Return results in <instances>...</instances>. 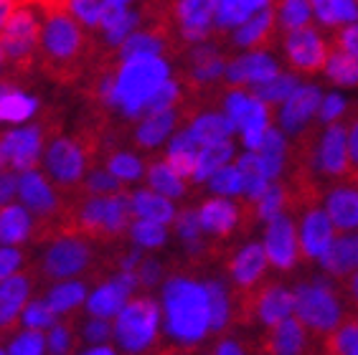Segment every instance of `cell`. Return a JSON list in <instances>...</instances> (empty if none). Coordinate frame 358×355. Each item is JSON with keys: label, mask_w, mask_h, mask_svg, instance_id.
<instances>
[{"label": "cell", "mask_w": 358, "mask_h": 355, "mask_svg": "<svg viewBox=\"0 0 358 355\" xmlns=\"http://www.w3.org/2000/svg\"><path fill=\"white\" fill-rule=\"evenodd\" d=\"M203 264L171 259L160 282V353H201L211 338Z\"/></svg>", "instance_id": "1"}, {"label": "cell", "mask_w": 358, "mask_h": 355, "mask_svg": "<svg viewBox=\"0 0 358 355\" xmlns=\"http://www.w3.org/2000/svg\"><path fill=\"white\" fill-rule=\"evenodd\" d=\"M41 13L38 71L56 87H76L99 54L94 31L84 28L69 10V0H26Z\"/></svg>", "instance_id": "2"}, {"label": "cell", "mask_w": 358, "mask_h": 355, "mask_svg": "<svg viewBox=\"0 0 358 355\" xmlns=\"http://www.w3.org/2000/svg\"><path fill=\"white\" fill-rule=\"evenodd\" d=\"M69 213L74 221V231L87 236L99 246L130 241V224L135 219L130 188L112 196H92V193H71Z\"/></svg>", "instance_id": "3"}, {"label": "cell", "mask_w": 358, "mask_h": 355, "mask_svg": "<svg viewBox=\"0 0 358 355\" xmlns=\"http://www.w3.org/2000/svg\"><path fill=\"white\" fill-rule=\"evenodd\" d=\"M64 130V112L54 104L38 110V119L21 130L0 132V171L26 173L38 168L46 145Z\"/></svg>", "instance_id": "4"}, {"label": "cell", "mask_w": 358, "mask_h": 355, "mask_svg": "<svg viewBox=\"0 0 358 355\" xmlns=\"http://www.w3.org/2000/svg\"><path fill=\"white\" fill-rule=\"evenodd\" d=\"M43 254L38 261L28 256V266L34 272V280L38 287H48L54 282L74 280V277H87L96 272V266L102 261V252L94 249V241L79 233L59 236V239L43 244Z\"/></svg>", "instance_id": "5"}, {"label": "cell", "mask_w": 358, "mask_h": 355, "mask_svg": "<svg viewBox=\"0 0 358 355\" xmlns=\"http://www.w3.org/2000/svg\"><path fill=\"white\" fill-rule=\"evenodd\" d=\"M41 13L38 8L15 0L6 23L0 28V51L3 71L18 76H34L38 71V48H41Z\"/></svg>", "instance_id": "6"}, {"label": "cell", "mask_w": 358, "mask_h": 355, "mask_svg": "<svg viewBox=\"0 0 358 355\" xmlns=\"http://www.w3.org/2000/svg\"><path fill=\"white\" fill-rule=\"evenodd\" d=\"M112 342L122 353H160V302L148 292H132L112 317Z\"/></svg>", "instance_id": "7"}, {"label": "cell", "mask_w": 358, "mask_h": 355, "mask_svg": "<svg viewBox=\"0 0 358 355\" xmlns=\"http://www.w3.org/2000/svg\"><path fill=\"white\" fill-rule=\"evenodd\" d=\"M168 76H171V61L163 56L145 54L122 61L117 71V84H115V96H112L115 115L122 119H138V112L145 99L166 82Z\"/></svg>", "instance_id": "8"}, {"label": "cell", "mask_w": 358, "mask_h": 355, "mask_svg": "<svg viewBox=\"0 0 358 355\" xmlns=\"http://www.w3.org/2000/svg\"><path fill=\"white\" fill-rule=\"evenodd\" d=\"M292 297H295V314L310 335L320 345V338L331 333L338 322L343 320L351 310L345 307L343 294L338 289V280H313V282H295L292 284Z\"/></svg>", "instance_id": "9"}, {"label": "cell", "mask_w": 358, "mask_h": 355, "mask_svg": "<svg viewBox=\"0 0 358 355\" xmlns=\"http://www.w3.org/2000/svg\"><path fill=\"white\" fill-rule=\"evenodd\" d=\"M43 173L64 196H71L90 173V160L82 143L74 135L54 137L43 150Z\"/></svg>", "instance_id": "10"}, {"label": "cell", "mask_w": 358, "mask_h": 355, "mask_svg": "<svg viewBox=\"0 0 358 355\" xmlns=\"http://www.w3.org/2000/svg\"><path fill=\"white\" fill-rule=\"evenodd\" d=\"M282 51L285 61L295 74H320L328 61V51H331V41H325L323 34L315 26L305 23L300 28L285 31L282 34Z\"/></svg>", "instance_id": "11"}, {"label": "cell", "mask_w": 358, "mask_h": 355, "mask_svg": "<svg viewBox=\"0 0 358 355\" xmlns=\"http://www.w3.org/2000/svg\"><path fill=\"white\" fill-rule=\"evenodd\" d=\"M264 252L269 266L280 274H292L300 264V241H297V219L289 211L272 216L264 224Z\"/></svg>", "instance_id": "12"}, {"label": "cell", "mask_w": 358, "mask_h": 355, "mask_svg": "<svg viewBox=\"0 0 358 355\" xmlns=\"http://www.w3.org/2000/svg\"><path fill=\"white\" fill-rule=\"evenodd\" d=\"M36 287L34 272L31 266H23V272L18 269L15 274L6 277L0 282V342L8 345V340L15 335V330H21V312L26 307V302L31 300Z\"/></svg>", "instance_id": "13"}, {"label": "cell", "mask_w": 358, "mask_h": 355, "mask_svg": "<svg viewBox=\"0 0 358 355\" xmlns=\"http://www.w3.org/2000/svg\"><path fill=\"white\" fill-rule=\"evenodd\" d=\"M257 353L262 355H303L317 353V340L310 330L297 320L295 314L277 322L275 328L259 330L257 335Z\"/></svg>", "instance_id": "14"}, {"label": "cell", "mask_w": 358, "mask_h": 355, "mask_svg": "<svg viewBox=\"0 0 358 355\" xmlns=\"http://www.w3.org/2000/svg\"><path fill=\"white\" fill-rule=\"evenodd\" d=\"M295 310V297L292 287H287L282 280L267 277L252 289V320L255 328H275Z\"/></svg>", "instance_id": "15"}, {"label": "cell", "mask_w": 358, "mask_h": 355, "mask_svg": "<svg viewBox=\"0 0 358 355\" xmlns=\"http://www.w3.org/2000/svg\"><path fill=\"white\" fill-rule=\"evenodd\" d=\"M353 110H356V104H353ZM353 110L336 122H328L325 132L320 135L317 163H320V175L328 185L348 178V122H351Z\"/></svg>", "instance_id": "16"}, {"label": "cell", "mask_w": 358, "mask_h": 355, "mask_svg": "<svg viewBox=\"0 0 358 355\" xmlns=\"http://www.w3.org/2000/svg\"><path fill=\"white\" fill-rule=\"evenodd\" d=\"M18 198L28 208V213H34V219L59 213L69 205V198L48 180L46 173L36 168L18 173Z\"/></svg>", "instance_id": "17"}, {"label": "cell", "mask_w": 358, "mask_h": 355, "mask_svg": "<svg viewBox=\"0 0 358 355\" xmlns=\"http://www.w3.org/2000/svg\"><path fill=\"white\" fill-rule=\"evenodd\" d=\"M297 221H300V229H297V241H300V261H317L320 254L328 249V244L336 236V229H333L328 213H325L323 203H313L305 205L300 211L292 213Z\"/></svg>", "instance_id": "18"}, {"label": "cell", "mask_w": 358, "mask_h": 355, "mask_svg": "<svg viewBox=\"0 0 358 355\" xmlns=\"http://www.w3.org/2000/svg\"><path fill=\"white\" fill-rule=\"evenodd\" d=\"M31 76H18L10 71L0 74V124H21L38 115L41 102L28 92Z\"/></svg>", "instance_id": "19"}, {"label": "cell", "mask_w": 358, "mask_h": 355, "mask_svg": "<svg viewBox=\"0 0 358 355\" xmlns=\"http://www.w3.org/2000/svg\"><path fill=\"white\" fill-rule=\"evenodd\" d=\"M231 284L239 289H255L262 280H267L269 272V259L264 252V244H244L239 249L229 254V259L224 261Z\"/></svg>", "instance_id": "20"}, {"label": "cell", "mask_w": 358, "mask_h": 355, "mask_svg": "<svg viewBox=\"0 0 358 355\" xmlns=\"http://www.w3.org/2000/svg\"><path fill=\"white\" fill-rule=\"evenodd\" d=\"M277 36H280V28L275 21V10H272V6H267L255 10L252 18H247L241 26L234 28L229 46L244 48V51H267L275 46Z\"/></svg>", "instance_id": "21"}, {"label": "cell", "mask_w": 358, "mask_h": 355, "mask_svg": "<svg viewBox=\"0 0 358 355\" xmlns=\"http://www.w3.org/2000/svg\"><path fill=\"white\" fill-rule=\"evenodd\" d=\"M325 213L336 231H356L358 229V183L343 178L325 191Z\"/></svg>", "instance_id": "22"}, {"label": "cell", "mask_w": 358, "mask_h": 355, "mask_svg": "<svg viewBox=\"0 0 358 355\" xmlns=\"http://www.w3.org/2000/svg\"><path fill=\"white\" fill-rule=\"evenodd\" d=\"M275 59L267 56V51H249V54L231 56V61L227 66V74H224V84L227 87H241L247 89L252 84L267 82L277 74Z\"/></svg>", "instance_id": "23"}, {"label": "cell", "mask_w": 358, "mask_h": 355, "mask_svg": "<svg viewBox=\"0 0 358 355\" xmlns=\"http://www.w3.org/2000/svg\"><path fill=\"white\" fill-rule=\"evenodd\" d=\"M183 127V117H180V104L178 107H173V110L166 112H158V115H148L143 119H138V124L130 130L127 140L135 150H143V152H152L158 147L168 135H171L176 127Z\"/></svg>", "instance_id": "24"}, {"label": "cell", "mask_w": 358, "mask_h": 355, "mask_svg": "<svg viewBox=\"0 0 358 355\" xmlns=\"http://www.w3.org/2000/svg\"><path fill=\"white\" fill-rule=\"evenodd\" d=\"M320 266L333 280H343L358 269V229L356 231H336L333 241L320 254Z\"/></svg>", "instance_id": "25"}, {"label": "cell", "mask_w": 358, "mask_h": 355, "mask_svg": "<svg viewBox=\"0 0 358 355\" xmlns=\"http://www.w3.org/2000/svg\"><path fill=\"white\" fill-rule=\"evenodd\" d=\"M323 102V92L313 84H305V87H297L292 94L282 102V112L277 115L282 130L295 135L300 127L310 122V117L317 115V107Z\"/></svg>", "instance_id": "26"}, {"label": "cell", "mask_w": 358, "mask_h": 355, "mask_svg": "<svg viewBox=\"0 0 358 355\" xmlns=\"http://www.w3.org/2000/svg\"><path fill=\"white\" fill-rule=\"evenodd\" d=\"M90 287H94V284L87 277H74V280H62L48 284L41 297L48 302V307L54 310L56 314H66V312H74L87 300Z\"/></svg>", "instance_id": "27"}, {"label": "cell", "mask_w": 358, "mask_h": 355, "mask_svg": "<svg viewBox=\"0 0 358 355\" xmlns=\"http://www.w3.org/2000/svg\"><path fill=\"white\" fill-rule=\"evenodd\" d=\"M145 180L152 191L163 193L168 198H186L188 185L183 183V178L173 171L171 165L163 160V155H148L145 157Z\"/></svg>", "instance_id": "28"}, {"label": "cell", "mask_w": 358, "mask_h": 355, "mask_svg": "<svg viewBox=\"0 0 358 355\" xmlns=\"http://www.w3.org/2000/svg\"><path fill=\"white\" fill-rule=\"evenodd\" d=\"M255 152L259 155L262 173L267 180L282 178V173L287 171V143H285L282 132L269 124L267 130H264L262 143H259V147Z\"/></svg>", "instance_id": "29"}, {"label": "cell", "mask_w": 358, "mask_h": 355, "mask_svg": "<svg viewBox=\"0 0 358 355\" xmlns=\"http://www.w3.org/2000/svg\"><path fill=\"white\" fill-rule=\"evenodd\" d=\"M82 350V333H79V312L59 314V320L46 333V353L66 355Z\"/></svg>", "instance_id": "30"}, {"label": "cell", "mask_w": 358, "mask_h": 355, "mask_svg": "<svg viewBox=\"0 0 358 355\" xmlns=\"http://www.w3.org/2000/svg\"><path fill=\"white\" fill-rule=\"evenodd\" d=\"M317 353L325 355H358V312H348L331 333L320 338Z\"/></svg>", "instance_id": "31"}, {"label": "cell", "mask_w": 358, "mask_h": 355, "mask_svg": "<svg viewBox=\"0 0 358 355\" xmlns=\"http://www.w3.org/2000/svg\"><path fill=\"white\" fill-rule=\"evenodd\" d=\"M130 198H132V211L140 219H150L166 226L173 224V219H176V205L171 203V198L158 191H152V188L130 191Z\"/></svg>", "instance_id": "32"}, {"label": "cell", "mask_w": 358, "mask_h": 355, "mask_svg": "<svg viewBox=\"0 0 358 355\" xmlns=\"http://www.w3.org/2000/svg\"><path fill=\"white\" fill-rule=\"evenodd\" d=\"M31 233V216L23 203H6L0 208V246H23Z\"/></svg>", "instance_id": "33"}, {"label": "cell", "mask_w": 358, "mask_h": 355, "mask_svg": "<svg viewBox=\"0 0 358 355\" xmlns=\"http://www.w3.org/2000/svg\"><path fill=\"white\" fill-rule=\"evenodd\" d=\"M127 297H130V292H127L117 280L110 277V280H104L96 284L92 297L87 300V312L94 314V317H107V320H112V317L120 312V307L127 302Z\"/></svg>", "instance_id": "34"}, {"label": "cell", "mask_w": 358, "mask_h": 355, "mask_svg": "<svg viewBox=\"0 0 358 355\" xmlns=\"http://www.w3.org/2000/svg\"><path fill=\"white\" fill-rule=\"evenodd\" d=\"M186 127L193 132V137H196L201 145H211V143H219V140H227V137H231V132L236 130L234 122H231L224 112H214V110L199 112Z\"/></svg>", "instance_id": "35"}, {"label": "cell", "mask_w": 358, "mask_h": 355, "mask_svg": "<svg viewBox=\"0 0 358 355\" xmlns=\"http://www.w3.org/2000/svg\"><path fill=\"white\" fill-rule=\"evenodd\" d=\"M231 157H234V143H231V137L219 140V143L203 145L199 150V157H196V173H193L191 183H203L216 168L227 165Z\"/></svg>", "instance_id": "36"}, {"label": "cell", "mask_w": 358, "mask_h": 355, "mask_svg": "<svg viewBox=\"0 0 358 355\" xmlns=\"http://www.w3.org/2000/svg\"><path fill=\"white\" fill-rule=\"evenodd\" d=\"M102 165L112 175H117L122 183H138L140 178L145 175V160L138 157L135 152L130 150H120V147H110V150L104 152V160Z\"/></svg>", "instance_id": "37"}, {"label": "cell", "mask_w": 358, "mask_h": 355, "mask_svg": "<svg viewBox=\"0 0 358 355\" xmlns=\"http://www.w3.org/2000/svg\"><path fill=\"white\" fill-rule=\"evenodd\" d=\"M241 171V198L247 201H259V196L264 193V188L269 185V180L262 173V163H259V155L255 150L244 152V155L236 160Z\"/></svg>", "instance_id": "38"}, {"label": "cell", "mask_w": 358, "mask_h": 355, "mask_svg": "<svg viewBox=\"0 0 358 355\" xmlns=\"http://www.w3.org/2000/svg\"><path fill=\"white\" fill-rule=\"evenodd\" d=\"M323 71L336 87H358V59L341 51V48H336L333 43H331V51H328V61H325Z\"/></svg>", "instance_id": "39"}, {"label": "cell", "mask_w": 358, "mask_h": 355, "mask_svg": "<svg viewBox=\"0 0 358 355\" xmlns=\"http://www.w3.org/2000/svg\"><path fill=\"white\" fill-rule=\"evenodd\" d=\"M272 10H275V21L280 31H292V28H300L305 23H310L313 18V6L310 0H272L269 3Z\"/></svg>", "instance_id": "40"}, {"label": "cell", "mask_w": 358, "mask_h": 355, "mask_svg": "<svg viewBox=\"0 0 358 355\" xmlns=\"http://www.w3.org/2000/svg\"><path fill=\"white\" fill-rule=\"evenodd\" d=\"M297 87H300V84H297L295 76L277 71L272 79H267V82H259V84H252V87H247V89L257 96V99H262L264 104H269V107H277V104H282Z\"/></svg>", "instance_id": "41"}, {"label": "cell", "mask_w": 358, "mask_h": 355, "mask_svg": "<svg viewBox=\"0 0 358 355\" xmlns=\"http://www.w3.org/2000/svg\"><path fill=\"white\" fill-rule=\"evenodd\" d=\"M127 239H130L135 246H140V249L155 252V249H163V246L168 244V229H166V224H158V221L135 216L130 224Z\"/></svg>", "instance_id": "42"}, {"label": "cell", "mask_w": 358, "mask_h": 355, "mask_svg": "<svg viewBox=\"0 0 358 355\" xmlns=\"http://www.w3.org/2000/svg\"><path fill=\"white\" fill-rule=\"evenodd\" d=\"M289 196H287V180H269V185L264 188V193L257 201V216H259V224H267L272 216L287 211Z\"/></svg>", "instance_id": "43"}, {"label": "cell", "mask_w": 358, "mask_h": 355, "mask_svg": "<svg viewBox=\"0 0 358 355\" xmlns=\"http://www.w3.org/2000/svg\"><path fill=\"white\" fill-rule=\"evenodd\" d=\"M130 185L122 183L117 175H112L104 165H99V168H92L87 175H84V180L79 183V188H76L74 193H92V196H112V193H120V191H127Z\"/></svg>", "instance_id": "44"}, {"label": "cell", "mask_w": 358, "mask_h": 355, "mask_svg": "<svg viewBox=\"0 0 358 355\" xmlns=\"http://www.w3.org/2000/svg\"><path fill=\"white\" fill-rule=\"evenodd\" d=\"M255 8L249 0H219L214 13V26L221 28V31H234L236 26L252 18Z\"/></svg>", "instance_id": "45"}, {"label": "cell", "mask_w": 358, "mask_h": 355, "mask_svg": "<svg viewBox=\"0 0 358 355\" xmlns=\"http://www.w3.org/2000/svg\"><path fill=\"white\" fill-rule=\"evenodd\" d=\"M208 183V191L216 193V196H231V198H236V196H241V171L239 165H221V168H216L211 175L206 178Z\"/></svg>", "instance_id": "46"}, {"label": "cell", "mask_w": 358, "mask_h": 355, "mask_svg": "<svg viewBox=\"0 0 358 355\" xmlns=\"http://www.w3.org/2000/svg\"><path fill=\"white\" fill-rule=\"evenodd\" d=\"M56 320H59V314L48 307V302L43 300L41 294H38V297H31V300L26 302L23 312H21V325H23V328L48 330Z\"/></svg>", "instance_id": "47"}, {"label": "cell", "mask_w": 358, "mask_h": 355, "mask_svg": "<svg viewBox=\"0 0 358 355\" xmlns=\"http://www.w3.org/2000/svg\"><path fill=\"white\" fill-rule=\"evenodd\" d=\"M6 353L10 355H41L46 353V335L43 330L26 328L23 333H15L6 345Z\"/></svg>", "instance_id": "48"}, {"label": "cell", "mask_w": 358, "mask_h": 355, "mask_svg": "<svg viewBox=\"0 0 358 355\" xmlns=\"http://www.w3.org/2000/svg\"><path fill=\"white\" fill-rule=\"evenodd\" d=\"M196 157H199V150H180V147H168L163 152V160L171 165L173 171L178 173L183 180H191L193 173H196Z\"/></svg>", "instance_id": "49"}, {"label": "cell", "mask_w": 358, "mask_h": 355, "mask_svg": "<svg viewBox=\"0 0 358 355\" xmlns=\"http://www.w3.org/2000/svg\"><path fill=\"white\" fill-rule=\"evenodd\" d=\"M69 10L84 28H90V31H99L102 0H69Z\"/></svg>", "instance_id": "50"}, {"label": "cell", "mask_w": 358, "mask_h": 355, "mask_svg": "<svg viewBox=\"0 0 358 355\" xmlns=\"http://www.w3.org/2000/svg\"><path fill=\"white\" fill-rule=\"evenodd\" d=\"M82 340H87L90 345L112 342V322L107 320V317H94V314H90V320L82 325Z\"/></svg>", "instance_id": "51"}, {"label": "cell", "mask_w": 358, "mask_h": 355, "mask_svg": "<svg viewBox=\"0 0 358 355\" xmlns=\"http://www.w3.org/2000/svg\"><path fill=\"white\" fill-rule=\"evenodd\" d=\"M351 110H353V104L345 102L341 94H328V96H323V102L317 107V122L320 124L336 122V119L345 117Z\"/></svg>", "instance_id": "52"}, {"label": "cell", "mask_w": 358, "mask_h": 355, "mask_svg": "<svg viewBox=\"0 0 358 355\" xmlns=\"http://www.w3.org/2000/svg\"><path fill=\"white\" fill-rule=\"evenodd\" d=\"M331 43L345 54H351L358 59V21L345 23V26L331 28Z\"/></svg>", "instance_id": "53"}, {"label": "cell", "mask_w": 358, "mask_h": 355, "mask_svg": "<svg viewBox=\"0 0 358 355\" xmlns=\"http://www.w3.org/2000/svg\"><path fill=\"white\" fill-rule=\"evenodd\" d=\"M28 261V252H23L21 246H0V282L23 269Z\"/></svg>", "instance_id": "54"}, {"label": "cell", "mask_w": 358, "mask_h": 355, "mask_svg": "<svg viewBox=\"0 0 358 355\" xmlns=\"http://www.w3.org/2000/svg\"><path fill=\"white\" fill-rule=\"evenodd\" d=\"M132 10H127V6H117V3H104L102 0V13H99V31H110L117 28L120 23H124L130 18Z\"/></svg>", "instance_id": "55"}, {"label": "cell", "mask_w": 358, "mask_h": 355, "mask_svg": "<svg viewBox=\"0 0 358 355\" xmlns=\"http://www.w3.org/2000/svg\"><path fill=\"white\" fill-rule=\"evenodd\" d=\"M348 178L358 183V110L348 122Z\"/></svg>", "instance_id": "56"}, {"label": "cell", "mask_w": 358, "mask_h": 355, "mask_svg": "<svg viewBox=\"0 0 358 355\" xmlns=\"http://www.w3.org/2000/svg\"><path fill=\"white\" fill-rule=\"evenodd\" d=\"M338 287H341V294H343L345 307L351 312H358V269L351 272L348 277L338 280Z\"/></svg>", "instance_id": "57"}, {"label": "cell", "mask_w": 358, "mask_h": 355, "mask_svg": "<svg viewBox=\"0 0 358 355\" xmlns=\"http://www.w3.org/2000/svg\"><path fill=\"white\" fill-rule=\"evenodd\" d=\"M15 193H18V173L0 171V208L6 203H13Z\"/></svg>", "instance_id": "58"}, {"label": "cell", "mask_w": 358, "mask_h": 355, "mask_svg": "<svg viewBox=\"0 0 358 355\" xmlns=\"http://www.w3.org/2000/svg\"><path fill=\"white\" fill-rule=\"evenodd\" d=\"M264 130H267V127H244V130H241V143H244V147L257 150L259 143H262Z\"/></svg>", "instance_id": "59"}, {"label": "cell", "mask_w": 358, "mask_h": 355, "mask_svg": "<svg viewBox=\"0 0 358 355\" xmlns=\"http://www.w3.org/2000/svg\"><path fill=\"white\" fill-rule=\"evenodd\" d=\"M13 6H15V0H0V28H3V23H6L8 13H10Z\"/></svg>", "instance_id": "60"}, {"label": "cell", "mask_w": 358, "mask_h": 355, "mask_svg": "<svg viewBox=\"0 0 358 355\" xmlns=\"http://www.w3.org/2000/svg\"><path fill=\"white\" fill-rule=\"evenodd\" d=\"M249 3H252V8H255V10H259V8H267L272 0H249Z\"/></svg>", "instance_id": "61"}, {"label": "cell", "mask_w": 358, "mask_h": 355, "mask_svg": "<svg viewBox=\"0 0 358 355\" xmlns=\"http://www.w3.org/2000/svg\"><path fill=\"white\" fill-rule=\"evenodd\" d=\"M104 3H117V6H127L130 0H104Z\"/></svg>", "instance_id": "62"}, {"label": "cell", "mask_w": 358, "mask_h": 355, "mask_svg": "<svg viewBox=\"0 0 358 355\" xmlns=\"http://www.w3.org/2000/svg\"><path fill=\"white\" fill-rule=\"evenodd\" d=\"M0 74H3V51H0Z\"/></svg>", "instance_id": "63"}]
</instances>
